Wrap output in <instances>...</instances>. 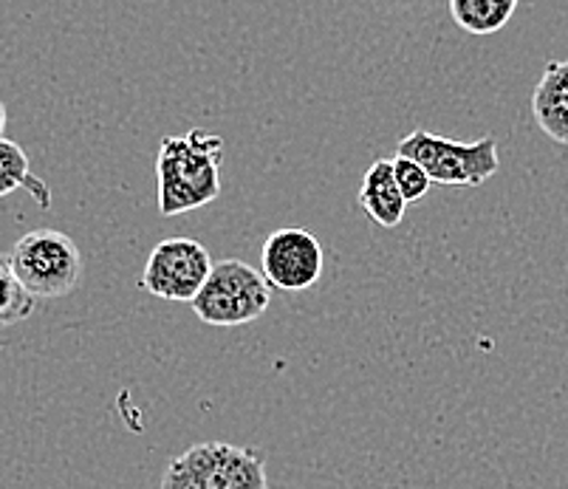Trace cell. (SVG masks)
<instances>
[{"instance_id": "8fae6325", "label": "cell", "mask_w": 568, "mask_h": 489, "mask_svg": "<svg viewBox=\"0 0 568 489\" xmlns=\"http://www.w3.org/2000/svg\"><path fill=\"white\" fill-rule=\"evenodd\" d=\"M14 190H26L32 195L34 204L43 210L51 207V195L49 184L40 176H34L32 167H29V156L20 145H14L12 139H3L0 142V195H9Z\"/></svg>"}, {"instance_id": "277c9868", "label": "cell", "mask_w": 568, "mask_h": 489, "mask_svg": "<svg viewBox=\"0 0 568 489\" xmlns=\"http://www.w3.org/2000/svg\"><path fill=\"white\" fill-rule=\"evenodd\" d=\"M396 153L416 159L430 173L433 184L447 187H481L500 170L498 142L493 136L453 142L430 131H413L402 139Z\"/></svg>"}, {"instance_id": "ba28073f", "label": "cell", "mask_w": 568, "mask_h": 489, "mask_svg": "<svg viewBox=\"0 0 568 489\" xmlns=\"http://www.w3.org/2000/svg\"><path fill=\"white\" fill-rule=\"evenodd\" d=\"M531 116L551 142L568 145V60H551L544 69L531 94Z\"/></svg>"}, {"instance_id": "7a4b0ae2", "label": "cell", "mask_w": 568, "mask_h": 489, "mask_svg": "<svg viewBox=\"0 0 568 489\" xmlns=\"http://www.w3.org/2000/svg\"><path fill=\"white\" fill-rule=\"evenodd\" d=\"M159 489H268L266 456L226 441H201L170 461Z\"/></svg>"}, {"instance_id": "30bf717a", "label": "cell", "mask_w": 568, "mask_h": 489, "mask_svg": "<svg viewBox=\"0 0 568 489\" xmlns=\"http://www.w3.org/2000/svg\"><path fill=\"white\" fill-rule=\"evenodd\" d=\"M518 3L520 0H450V18L462 32L487 38L513 20Z\"/></svg>"}, {"instance_id": "7c38bea8", "label": "cell", "mask_w": 568, "mask_h": 489, "mask_svg": "<svg viewBox=\"0 0 568 489\" xmlns=\"http://www.w3.org/2000/svg\"><path fill=\"white\" fill-rule=\"evenodd\" d=\"M34 306H38V295L26 289L18 275L12 272L9 261H0V323L3 326H14L32 317Z\"/></svg>"}, {"instance_id": "8992f818", "label": "cell", "mask_w": 568, "mask_h": 489, "mask_svg": "<svg viewBox=\"0 0 568 489\" xmlns=\"http://www.w3.org/2000/svg\"><path fill=\"white\" fill-rule=\"evenodd\" d=\"M213 257L193 238H168L153 246L142 272L144 292L159 300L193 303L213 272Z\"/></svg>"}, {"instance_id": "5b68a950", "label": "cell", "mask_w": 568, "mask_h": 489, "mask_svg": "<svg viewBox=\"0 0 568 489\" xmlns=\"http://www.w3.org/2000/svg\"><path fill=\"white\" fill-rule=\"evenodd\" d=\"M9 266L32 295L54 300L77 289L82 277V252L74 238L57 230L26 233L7 255Z\"/></svg>"}, {"instance_id": "3957f363", "label": "cell", "mask_w": 568, "mask_h": 489, "mask_svg": "<svg viewBox=\"0 0 568 489\" xmlns=\"http://www.w3.org/2000/svg\"><path fill=\"white\" fill-rule=\"evenodd\" d=\"M268 300H272V283L266 281V275L237 257H226L213 266L204 289L190 306L206 326L232 328L261 320Z\"/></svg>"}, {"instance_id": "52a82bcc", "label": "cell", "mask_w": 568, "mask_h": 489, "mask_svg": "<svg viewBox=\"0 0 568 489\" xmlns=\"http://www.w3.org/2000/svg\"><path fill=\"white\" fill-rule=\"evenodd\" d=\"M325 255L320 241L303 226H281L263 241L261 272L272 289L306 292L323 277Z\"/></svg>"}, {"instance_id": "6da1fadb", "label": "cell", "mask_w": 568, "mask_h": 489, "mask_svg": "<svg viewBox=\"0 0 568 489\" xmlns=\"http://www.w3.org/2000/svg\"><path fill=\"white\" fill-rule=\"evenodd\" d=\"M224 139L210 131L164 136L156 153L159 213L164 218L193 213L221 195Z\"/></svg>"}, {"instance_id": "9c48e42d", "label": "cell", "mask_w": 568, "mask_h": 489, "mask_svg": "<svg viewBox=\"0 0 568 489\" xmlns=\"http://www.w3.org/2000/svg\"><path fill=\"white\" fill-rule=\"evenodd\" d=\"M359 207L385 230H396L410 207L396 182L394 159H376L359 184Z\"/></svg>"}, {"instance_id": "4fadbf2b", "label": "cell", "mask_w": 568, "mask_h": 489, "mask_svg": "<svg viewBox=\"0 0 568 489\" xmlns=\"http://www.w3.org/2000/svg\"><path fill=\"white\" fill-rule=\"evenodd\" d=\"M394 170H396V182H399L402 195H405L407 204H416V201H422L427 193H430V184H433L430 173H427L416 159L396 153Z\"/></svg>"}]
</instances>
